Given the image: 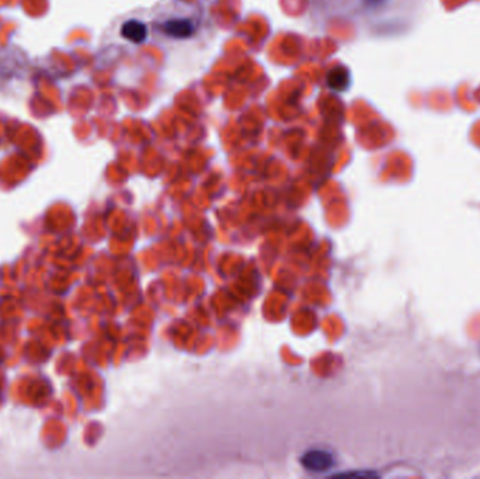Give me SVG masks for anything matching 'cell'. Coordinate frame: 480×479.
<instances>
[{"label":"cell","mask_w":480,"mask_h":479,"mask_svg":"<svg viewBox=\"0 0 480 479\" xmlns=\"http://www.w3.org/2000/svg\"><path fill=\"white\" fill-rule=\"evenodd\" d=\"M301 463L307 471L323 472L333 467L334 458L329 452H325V450H310V452L303 454Z\"/></svg>","instance_id":"obj_1"},{"label":"cell","mask_w":480,"mask_h":479,"mask_svg":"<svg viewBox=\"0 0 480 479\" xmlns=\"http://www.w3.org/2000/svg\"><path fill=\"white\" fill-rule=\"evenodd\" d=\"M163 30L175 38H188L194 33V25L187 19H173L163 24Z\"/></svg>","instance_id":"obj_2"},{"label":"cell","mask_w":480,"mask_h":479,"mask_svg":"<svg viewBox=\"0 0 480 479\" xmlns=\"http://www.w3.org/2000/svg\"><path fill=\"white\" fill-rule=\"evenodd\" d=\"M121 34L124 38H127L132 42H142V41H145L148 32H147V27L144 23H140L138 20H129L123 25Z\"/></svg>","instance_id":"obj_3"},{"label":"cell","mask_w":480,"mask_h":479,"mask_svg":"<svg viewBox=\"0 0 480 479\" xmlns=\"http://www.w3.org/2000/svg\"><path fill=\"white\" fill-rule=\"evenodd\" d=\"M350 83V75L344 68H336L329 75V86L334 90H344Z\"/></svg>","instance_id":"obj_4"}]
</instances>
